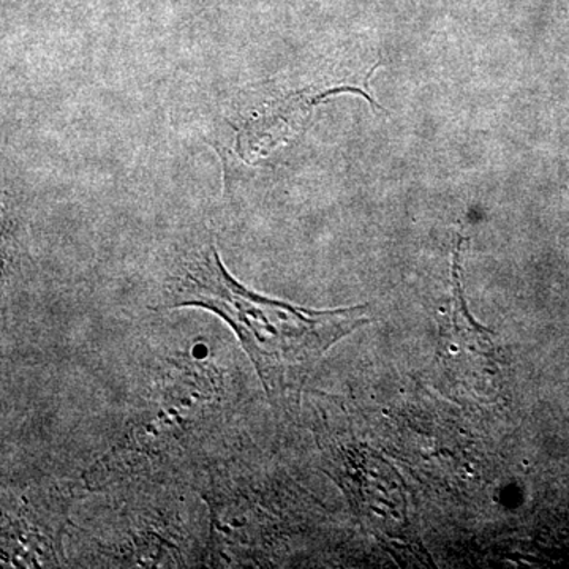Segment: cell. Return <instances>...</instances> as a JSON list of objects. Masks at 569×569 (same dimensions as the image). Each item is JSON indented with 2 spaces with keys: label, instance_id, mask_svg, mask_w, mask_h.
Instances as JSON below:
<instances>
[{
  "label": "cell",
  "instance_id": "6da1fadb",
  "mask_svg": "<svg viewBox=\"0 0 569 569\" xmlns=\"http://www.w3.org/2000/svg\"><path fill=\"white\" fill-rule=\"evenodd\" d=\"M203 307L234 329L269 397L302 388L326 351L366 325L365 307L310 310L253 293L224 269L209 246L183 264L167 309Z\"/></svg>",
  "mask_w": 569,
  "mask_h": 569
}]
</instances>
